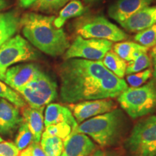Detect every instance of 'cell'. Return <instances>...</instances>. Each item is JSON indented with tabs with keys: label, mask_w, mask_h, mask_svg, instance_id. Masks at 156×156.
<instances>
[{
	"label": "cell",
	"mask_w": 156,
	"mask_h": 156,
	"mask_svg": "<svg viewBox=\"0 0 156 156\" xmlns=\"http://www.w3.org/2000/svg\"><path fill=\"white\" fill-rule=\"evenodd\" d=\"M57 71L60 98L69 104L117 98L128 87L126 82L109 71L102 61L69 58L58 66Z\"/></svg>",
	"instance_id": "1"
},
{
	"label": "cell",
	"mask_w": 156,
	"mask_h": 156,
	"mask_svg": "<svg viewBox=\"0 0 156 156\" xmlns=\"http://www.w3.org/2000/svg\"><path fill=\"white\" fill-rule=\"evenodd\" d=\"M55 16L27 12L20 18V28L26 40L37 49L54 56L63 55L70 44L62 28L54 26Z\"/></svg>",
	"instance_id": "2"
},
{
	"label": "cell",
	"mask_w": 156,
	"mask_h": 156,
	"mask_svg": "<svg viewBox=\"0 0 156 156\" xmlns=\"http://www.w3.org/2000/svg\"><path fill=\"white\" fill-rule=\"evenodd\" d=\"M130 127L128 115L122 109L115 108L85 120L73 131L87 134L101 147H113L124 142Z\"/></svg>",
	"instance_id": "3"
},
{
	"label": "cell",
	"mask_w": 156,
	"mask_h": 156,
	"mask_svg": "<svg viewBox=\"0 0 156 156\" xmlns=\"http://www.w3.org/2000/svg\"><path fill=\"white\" fill-rule=\"evenodd\" d=\"M117 101L132 119L151 114L156 110V80L137 87H127L119 95Z\"/></svg>",
	"instance_id": "4"
},
{
	"label": "cell",
	"mask_w": 156,
	"mask_h": 156,
	"mask_svg": "<svg viewBox=\"0 0 156 156\" xmlns=\"http://www.w3.org/2000/svg\"><path fill=\"white\" fill-rule=\"evenodd\" d=\"M123 143L127 156H156V116L136 122Z\"/></svg>",
	"instance_id": "5"
},
{
	"label": "cell",
	"mask_w": 156,
	"mask_h": 156,
	"mask_svg": "<svg viewBox=\"0 0 156 156\" xmlns=\"http://www.w3.org/2000/svg\"><path fill=\"white\" fill-rule=\"evenodd\" d=\"M78 36L84 38H98L109 41H124L129 38L124 30L100 15H89L80 17L75 24Z\"/></svg>",
	"instance_id": "6"
},
{
	"label": "cell",
	"mask_w": 156,
	"mask_h": 156,
	"mask_svg": "<svg viewBox=\"0 0 156 156\" xmlns=\"http://www.w3.org/2000/svg\"><path fill=\"white\" fill-rule=\"evenodd\" d=\"M32 108H40L55 100L57 84L41 69L36 77L24 86L16 90Z\"/></svg>",
	"instance_id": "7"
},
{
	"label": "cell",
	"mask_w": 156,
	"mask_h": 156,
	"mask_svg": "<svg viewBox=\"0 0 156 156\" xmlns=\"http://www.w3.org/2000/svg\"><path fill=\"white\" fill-rule=\"evenodd\" d=\"M38 57V52L26 39L20 35L12 37L0 47V80H5V73L10 66Z\"/></svg>",
	"instance_id": "8"
},
{
	"label": "cell",
	"mask_w": 156,
	"mask_h": 156,
	"mask_svg": "<svg viewBox=\"0 0 156 156\" xmlns=\"http://www.w3.org/2000/svg\"><path fill=\"white\" fill-rule=\"evenodd\" d=\"M113 47V43L108 40L84 38L78 36L64 54V60L83 58L90 61H101Z\"/></svg>",
	"instance_id": "9"
},
{
	"label": "cell",
	"mask_w": 156,
	"mask_h": 156,
	"mask_svg": "<svg viewBox=\"0 0 156 156\" xmlns=\"http://www.w3.org/2000/svg\"><path fill=\"white\" fill-rule=\"evenodd\" d=\"M116 107V103L111 98L85 101L69 104V108L78 124L94 116L111 112Z\"/></svg>",
	"instance_id": "10"
},
{
	"label": "cell",
	"mask_w": 156,
	"mask_h": 156,
	"mask_svg": "<svg viewBox=\"0 0 156 156\" xmlns=\"http://www.w3.org/2000/svg\"><path fill=\"white\" fill-rule=\"evenodd\" d=\"M65 156H88L95 151L97 146L87 134L72 131L63 142Z\"/></svg>",
	"instance_id": "11"
},
{
	"label": "cell",
	"mask_w": 156,
	"mask_h": 156,
	"mask_svg": "<svg viewBox=\"0 0 156 156\" xmlns=\"http://www.w3.org/2000/svg\"><path fill=\"white\" fill-rule=\"evenodd\" d=\"M40 71V67L34 63L17 64L7 70L4 82L16 90L32 80Z\"/></svg>",
	"instance_id": "12"
},
{
	"label": "cell",
	"mask_w": 156,
	"mask_h": 156,
	"mask_svg": "<svg viewBox=\"0 0 156 156\" xmlns=\"http://www.w3.org/2000/svg\"><path fill=\"white\" fill-rule=\"evenodd\" d=\"M23 122L17 107L5 99H0V134L12 135Z\"/></svg>",
	"instance_id": "13"
},
{
	"label": "cell",
	"mask_w": 156,
	"mask_h": 156,
	"mask_svg": "<svg viewBox=\"0 0 156 156\" xmlns=\"http://www.w3.org/2000/svg\"><path fill=\"white\" fill-rule=\"evenodd\" d=\"M154 1L155 0H117L108 8V15L121 24L132 15L151 5Z\"/></svg>",
	"instance_id": "14"
},
{
	"label": "cell",
	"mask_w": 156,
	"mask_h": 156,
	"mask_svg": "<svg viewBox=\"0 0 156 156\" xmlns=\"http://www.w3.org/2000/svg\"><path fill=\"white\" fill-rule=\"evenodd\" d=\"M156 23V5L148 6L121 23V26L130 32H140Z\"/></svg>",
	"instance_id": "15"
},
{
	"label": "cell",
	"mask_w": 156,
	"mask_h": 156,
	"mask_svg": "<svg viewBox=\"0 0 156 156\" xmlns=\"http://www.w3.org/2000/svg\"><path fill=\"white\" fill-rule=\"evenodd\" d=\"M62 122L69 124L73 130L75 129L78 125L77 121L69 108L58 103H49L45 111V126L46 127Z\"/></svg>",
	"instance_id": "16"
},
{
	"label": "cell",
	"mask_w": 156,
	"mask_h": 156,
	"mask_svg": "<svg viewBox=\"0 0 156 156\" xmlns=\"http://www.w3.org/2000/svg\"><path fill=\"white\" fill-rule=\"evenodd\" d=\"M44 107L35 108L32 107H24L23 109V121L28 124L31 133L33 134V142H39L44 131Z\"/></svg>",
	"instance_id": "17"
},
{
	"label": "cell",
	"mask_w": 156,
	"mask_h": 156,
	"mask_svg": "<svg viewBox=\"0 0 156 156\" xmlns=\"http://www.w3.org/2000/svg\"><path fill=\"white\" fill-rule=\"evenodd\" d=\"M20 18L15 10L0 12V47L16 34L20 28Z\"/></svg>",
	"instance_id": "18"
},
{
	"label": "cell",
	"mask_w": 156,
	"mask_h": 156,
	"mask_svg": "<svg viewBox=\"0 0 156 156\" xmlns=\"http://www.w3.org/2000/svg\"><path fill=\"white\" fill-rule=\"evenodd\" d=\"M86 12V7L80 0L70 1L60 10L57 17L54 21V26L57 28H62L68 20L77 17L84 15Z\"/></svg>",
	"instance_id": "19"
},
{
	"label": "cell",
	"mask_w": 156,
	"mask_h": 156,
	"mask_svg": "<svg viewBox=\"0 0 156 156\" xmlns=\"http://www.w3.org/2000/svg\"><path fill=\"white\" fill-rule=\"evenodd\" d=\"M114 52L126 62H130L141 54L147 53L149 48L136 42L122 41L117 43L113 46Z\"/></svg>",
	"instance_id": "20"
},
{
	"label": "cell",
	"mask_w": 156,
	"mask_h": 156,
	"mask_svg": "<svg viewBox=\"0 0 156 156\" xmlns=\"http://www.w3.org/2000/svg\"><path fill=\"white\" fill-rule=\"evenodd\" d=\"M102 63L109 71L118 77L123 78L126 75L127 64L125 60L119 56L114 51H108L102 59Z\"/></svg>",
	"instance_id": "21"
},
{
	"label": "cell",
	"mask_w": 156,
	"mask_h": 156,
	"mask_svg": "<svg viewBox=\"0 0 156 156\" xmlns=\"http://www.w3.org/2000/svg\"><path fill=\"white\" fill-rule=\"evenodd\" d=\"M41 145L47 156H60L63 153V140L56 136H42Z\"/></svg>",
	"instance_id": "22"
},
{
	"label": "cell",
	"mask_w": 156,
	"mask_h": 156,
	"mask_svg": "<svg viewBox=\"0 0 156 156\" xmlns=\"http://www.w3.org/2000/svg\"><path fill=\"white\" fill-rule=\"evenodd\" d=\"M0 97L8 101L17 108H24L26 106V101L23 97L7 84L0 80Z\"/></svg>",
	"instance_id": "23"
},
{
	"label": "cell",
	"mask_w": 156,
	"mask_h": 156,
	"mask_svg": "<svg viewBox=\"0 0 156 156\" xmlns=\"http://www.w3.org/2000/svg\"><path fill=\"white\" fill-rule=\"evenodd\" d=\"M69 2L70 0H38L33 9L41 12L49 14L59 10Z\"/></svg>",
	"instance_id": "24"
},
{
	"label": "cell",
	"mask_w": 156,
	"mask_h": 156,
	"mask_svg": "<svg viewBox=\"0 0 156 156\" xmlns=\"http://www.w3.org/2000/svg\"><path fill=\"white\" fill-rule=\"evenodd\" d=\"M136 43L148 48L156 45V23L145 30L136 33L134 36Z\"/></svg>",
	"instance_id": "25"
},
{
	"label": "cell",
	"mask_w": 156,
	"mask_h": 156,
	"mask_svg": "<svg viewBox=\"0 0 156 156\" xmlns=\"http://www.w3.org/2000/svg\"><path fill=\"white\" fill-rule=\"evenodd\" d=\"M152 60L147 53H143L139 55L132 61L129 62L126 66V75L140 73L151 67Z\"/></svg>",
	"instance_id": "26"
},
{
	"label": "cell",
	"mask_w": 156,
	"mask_h": 156,
	"mask_svg": "<svg viewBox=\"0 0 156 156\" xmlns=\"http://www.w3.org/2000/svg\"><path fill=\"white\" fill-rule=\"evenodd\" d=\"M73 131L71 126L65 122L58 123L46 126L43 132L42 136H56L62 140H64Z\"/></svg>",
	"instance_id": "27"
},
{
	"label": "cell",
	"mask_w": 156,
	"mask_h": 156,
	"mask_svg": "<svg viewBox=\"0 0 156 156\" xmlns=\"http://www.w3.org/2000/svg\"><path fill=\"white\" fill-rule=\"evenodd\" d=\"M33 142V134L28 124L23 122L18 128V132L15 137V145L19 151H23Z\"/></svg>",
	"instance_id": "28"
},
{
	"label": "cell",
	"mask_w": 156,
	"mask_h": 156,
	"mask_svg": "<svg viewBox=\"0 0 156 156\" xmlns=\"http://www.w3.org/2000/svg\"><path fill=\"white\" fill-rule=\"evenodd\" d=\"M152 75H153V69H147L140 73L128 75L126 77V82L131 87H137L142 86L151 77Z\"/></svg>",
	"instance_id": "29"
},
{
	"label": "cell",
	"mask_w": 156,
	"mask_h": 156,
	"mask_svg": "<svg viewBox=\"0 0 156 156\" xmlns=\"http://www.w3.org/2000/svg\"><path fill=\"white\" fill-rule=\"evenodd\" d=\"M20 151L15 143L11 142H0V156H18Z\"/></svg>",
	"instance_id": "30"
},
{
	"label": "cell",
	"mask_w": 156,
	"mask_h": 156,
	"mask_svg": "<svg viewBox=\"0 0 156 156\" xmlns=\"http://www.w3.org/2000/svg\"><path fill=\"white\" fill-rule=\"evenodd\" d=\"M28 147L30 149L31 156H47L39 142H33Z\"/></svg>",
	"instance_id": "31"
},
{
	"label": "cell",
	"mask_w": 156,
	"mask_h": 156,
	"mask_svg": "<svg viewBox=\"0 0 156 156\" xmlns=\"http://www.w3.org/2000/svg\"><path fill=\"white\" fill-rule=\"evenodd\" d=\"M88 156H123L122 154L116 151H101V150H97L91 153Z\"/></svg>",
	"instance_id": "32"
},
{
	"label": "cell",
	"mask_w": 156,
	"mask_h": 156,
	"mask_svg": "<svg viewBox=\"0 0 156 156\" xmlns=\"http://www.w3.org/2000/svg\"><path fill=\"white\" fill-rule=\"evenodd\" d=\"M38 0H18L20 7L24 9H28L34 7Z\"/></svg>",
	"instance_id": "33"
},
{
	"label": "cell",
	"mask_w": 156,
	"mask_h": 156,
	"mask_svg": "<svg viewBox=\"0 0 156 156\" xmlns=\"http://www.w3.org/2000/svg\"><path fill=\"white\" fill-rule=\"evenodd\" d=\"M9 7V3L7 0H0V12L5 10Z\"/></svg>",
	"instance_id": "34"
},
{
	"label": "cell",
	"mask_w": 156,
	"mask_h": 156,
	"mask_svg": "<svg viewBox=\"0 0 156 156\" xmlns=\"http://www.w3.org/2000/svg\"><path fill=\"white\" fill-rule=\"evenodd\" d=\"M150 55H151L150 57H151L152 61H153V62L156 59V45L154 46V47H153V48H152Z\"/></svg>",
	"instance_id": "35"
},
{
	"label": "cell",
	"mask_w": 156,
	"mask_h": 156,
	"mask_svg": "<svg viewBox=\"0 0 156 156\" xmlns=\"http://www.w3.org/2000/svg\"><path fill=\"white\" fill-rule=\"evenodd\" d=\"M18 156H31L30 155V149H29V147H26L25 149L23 150L19 154Z\"/></svg>",
	"instance_id": "36"
},
{
	"label": "cell",
	"mask_w": 156,
	"mask_h": 156,
	"mask_svg": "<svg viewBox=\"0 0 156 156\" xmlns=\"http://www.w3.org/2000/svg\"><path fill=\"white\" fill-rule=\"evenodd\" d=\"M153 75L154 77V79L156 80V59L153 62Z\"/></svg>",
	"instance_id": "37"
},
{
	"label": "cell",
	"mask_w": 156,
	"mask_h": 156,
	"mask_svg": "<svg viewBox=\"0 0 156 156\" xmlns=\"http://www.w3.org/2000/svg\"><path fill=\"white\" fill-rule=\"evenodd\" d=\"M101 1V0H84L85 3L87 4H93V3H96L98 2Z\"/></svg>",
	"instance_id": "38"
},
{
	"label": "cell",
	"mask_w": 156,
	"mask_h": 156,
	"mask_svg": "<svg viewBox=\"0 0 156 156\" xmlns=\"http://www.w3.org/2000/svg\"><path fill=\"white\" fill-rule=\"evenodd\" d=\"M3 142V139L1 137V136H0V142Z\"/></svg>",
	"instance_id": "39"
},
{
	"label": "cell",
	"mask_w": 156,
	"mask_h": 156,
	"mask_svg": "<svg viewBox=\"0 0 156 156\" xmlns=\"http://www.w3.org/2000/svg\"><path fill=\"white\" fill-rule=\"evenodd\" d=\"M60 156H65V155H64V154H62V155H60Z\"/></svg>",
	"instance_id": "40"
}]
</instances>
